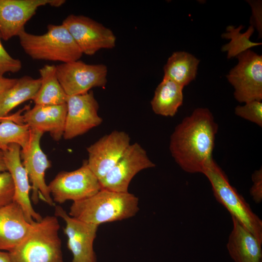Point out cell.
Instances as JSON below:
<instances>
[{"label":"cell","instance_id":"1","mask_svg":"<svg viewBox=\"0 0 262 262\" xmlns=\"http://www.w3.org/2000/svg\"><path fill=\"white\" fill-rule=\"evenodd\" d=\"M218 126L211 112L197 108L185 117L170 136L169 150L176 163L189 173H202L213 159Z\"/></svg>","mask_w":262,"mask_h":262},{"label":"cell","instance_id":"2","mask_svg":"<svg viewBox=\"0 0 262 262\" xmlns=\"http://www.w3.org/2000/svg\"><path fill=\"white\" fill-rule=\"evenodd\" d=\"M139 199L130 193L101 189L85 199L73 202L68 214L86 223L99 226L134 216L138 212Z\"/></svg>","mask_w":262,"mask_h":262},{"label":"cell","instance_id":"3","mask_svg":"<svg viewBox=\"0 0 262 262\" xmlns=\"http://www.w3.org/2000/svg\"><path fill=\"white\" fill-rule=\"evenodd\" d=\"M57 217L34 221L23 240L8 252L11 262H64Z\"/></svg>","mask_w":262,"mask_h":262},{"label":"cell","instance_id":"4","mask_svg":"<svg viewBox=\"0 0 262 262\" xmlns=\"http://www.w3.org/2000/svg\"><path fill=\"white\" fill-rule=\"evenodd\" d=\"M20 46L32 59L62 63L79 60L82 53L62 24H49L42 35L21 32L18 36Z\"/></svg>","mask_w":262,"mask_h":262},{"label":"cell","instance_id":"5","mask_svg":"<svg viewBox=\"0 0 262 262\" xmlns=\"http://www.w3.org/2000/svg\"><path fill=\"white\" fill-rule=\"evenodd\" d=\"M202 173L209 180L217 201L262 244L261 219L252 211L244 197L231 185L226 174L213 159L207 164Z\"/></svg>","mask_w":262,"mask_h":262},{"label":"cell","instance_id":"6","mask_svg":"<svg viewBox=\"0 0 262 262\" xmlns=\"http://www.w3.org/2000/svg\"><path fill=\"white\" fill-rule=\"evenodd\" d=\"M238 63L226 77L240 102L262 99V56L250 49L236 56Z\"/></svg>","mask_w":262,"mask_h":262},{"label":"cell","instance_id":"7","mask_svg":"<svg viewBox=\"0 0 262 262\" xmlns=\"http://www.w3.org/2000/svg\"><path fill=\"white\" fill-rule=\"evenodd\" d=\"M54 202L61 204L88 198L101 188L98 179L84 160L82 166L72 171H61L48 185Z\"/></svg>","mask_w":262,"mask_h":262},{"label":"cell","instance_id":"8","mask_svg":"<svg viewBox=\"0 0 262 262\" xmlns=\"http://www.w3.org/2000/svg\"><path fill=\"white\" fill-rule=\"evenodd\" d=\"M58 81L67 96L87 93L107 82L108 68L104 64H88L81 60L56 66Z\"/></svg>","mask_w":262,"mask_h":262},{"label":"cell","instance_id":"9","mask_svg":"<svg viewBox=\"0 0 262 262\" xmlns=\"http://www.w3.org/2000/svg\"><path fill=\"white\" fill-rule=\"evenodd\" d=\"M31 138L28 147L21 149L20 157L32 183L31 200L34 204L39 199L49 206H54L48 185L45 180L46 170L51 166V162L43 151L40 140L43 132L31 130Z\"/></svg>","mask_w":262,"mask_h":262},{"label":"cell","instance_id":"10","mask_svg":"<svg viewBox=\"0 0 262 262\" xmlns=\"http://www.w3.org/2000/svg\"><path fill=\"white\" fill-rule=\"evenodd\" d=\"M82 54H95L101 49L115 47L116 37L113 31L93 19L82 15H68L63 21Z\"/></svg>","mask_w":262,"mask_h":262},{"label":"cell","instance_id":"11","mask_svg":"<svg viewBox=\"0 0 262 262\" xmlns=\"http://www.w3.org/2000/svg\"><path fill=\"white\" fill-rule=\"evenodd\" d=\"M155 166L139 143L130 144L115 165L99 180L101 188L128 192L130 183L138 173Z\"/></svg>","mask_w":262,"mask_h":262},{"label":"cell","instance_id":"12","mask_svg":"<svg viewBox=\"0 0 262 262\" xmlns=\"http://www.w3.org/2000/svg\"><path fill=\"white\" fill-rule=\"evenodd\" d=\"M67 114L63 137L66 140L82 135L103 121L98 115L99 104L93 91L67 96Z\"/></svg>","mask_w":262,"mask_h":262},{"label":"cell","instance_id":"13","mask_svg":"<svg viewBox=\"0 0 262 262\" xmlns=\"http://www.w3.org/2000/svg\"><path fill=\"white\" fill-rule=\"evenodd\" d=\"M130 140L125 131L115 130L87 147V164L99 180L119 161L130 145Z\"/></svg>","mask_w":262,"mask_h":262},{"label":"cell","instance_id":"14","mask_svg":"<svg viewBox=\"0 0 262 262\" xmlns=\"http://www.w3.org/2000/svg\"><path fill=\"white\" fill-rule=\"evenodd\" d=\"M65 0H0V36L7 41L18 36L26 23L40 7L49 5L58 7Z\"/></svg>","mask_w":262,"mask_h":262},{"label":"cell","instance_id":"15","mask_svg":"<svg viewBox=\"0 0 262 262\" xmlns=\"http://www.w3.org/2000/svg\"><path fill=\"white\" fill-rule=\"evenodd\" d=\"M55 215L66 222L64 232L73 256L71 262H97L93 244L98 226L70 216L60 206H55Z\"/></svg>","mask_w":262,"mask_h":262},{"label":"cell","instance_id":"16","mask_svg":"<svg viewBox=\"0 0 262 262\" xmlns=\"http://www.w3.org/2000/svg\"><path fill=\"white\" fill-rule=\"evenodd\" d=\"M20 151L19 145H9L3 151L4 161L14 184V201L21 206L27 220L32 224L34 221L41 220L43 217L33 207L30 197L31 186L27 171L21 162Z\"/></svg>","mask_w":262,"mask_h":262},{"label":"cell","instance_id":"17","mask_svg":"<svg viewBox=\"0 0 262 262\" xmlns=\"http://www.w3.org/2000/svg\"><path fill=\"white\" fill-rule=\"evenodd\" d=\"M67 105L35 104L22 115L24 124L31 130L48 132L53 140L59 141L63 136Z\"/></svg>","mask_w":262,"mask_h":262},{"label":"cell","instance_id":"18","mask_svg":"<svg viewBox=\"0 0 262 262\" xmlns=\"http://www.w3.org/2000/svg\"><path fill=\"white\" fill-rule=\"evenodd\" d=\"M32 224L16 202L0 208V250L9 252L16 247L27 235Z\"/></svg>","mask_w":262,"mask_h":262},{"label":"cell","instance_id":"19","mask_svg":"<svg viewBox=\"0 0 262 262\" xmlns=\"http://www.w3.org/2000/svg\"><path fill=\"white\" fill-rule=\"evenodd\" d=\"M232 230L227 243L229 253L235 262H262V243L233 216Z\"/></svg>","mask_w":262,"mask_h":262},{"label":"cell","instance_id":"20","mask_svg":"<svg viewBox=\"0 0 262 262\" xmlns=\"http://www.w3.org/2000/svg\"><path fill=\"white\" fill-rule=\"evenodd\" d=\"M183 87L164 77L156 87L150 102L152 109L156 115L174 116L182 105Z\"/></svg>","mask_w":262,"mask_h":262},{"label":"cell","instance_id":"21","mask_svg":"<svg viewBox=\"0 0 262 262\" xmlns=\"http://www.w3.org/2000/svg\"><path fill=\"white\" fill-rule=\"evenodd\" d=\"M40 79L25 75L0 96V117L8 115L13 109L25 101L33 100L40 86Z\"/></svg>","mask_w":262,"mask_h":262},{"label":"cell","instance_id":"22","mask_svg":"<svg viewBox=\"0 0 262 262\" xmlns=\"http://www.w3.org/2000/svg\"><path fill=\"white\" fill-rule=\"evenodd\" d=\"M199 60L185 51L173 52L164 67V76L183 87L196 77Z\"/></svg>","mask_w":262,"mask_h":262},{"label":"cell","instance_id":"23","mask_svg":"<svg viewBox=\"0 0 262 262\" xmlns=\"http://www.w3.org/2000/svg\"><path fill=\"white\" fill-rule=\"evenodd\" d=\"M41 84L33 101L35 104L60 105L66 103L67 95L60 84L56 66L46 65L39 69Z\"/></svg>","mask_w":262,"mask_h":262},{"label":"cell","instance_id":"24","mask_svg":"<svg viewBox=\"0 0 262 262\" xmlns=\"http://www.w3.org/2000/svg\"><path fill=\"white\" fill-rule=\"evenodd\" d=\"M31 129L26 124H18L8 119L0 122V149L4 151L11 144L26 148L30 142Z\"/></svg>","mask_w":262,"mask_h":262},{"label":"cell","instance_id":"25","mask_svg":"<svg viewBox=\"0 0 262 262\" xmlns=\"http://www.w3.org/2000/svg\"><path fill=\"white\" fill-rule=\"evenodd\" d=\"M243 28V25L237 28L229 25L227 27V32L222 35V38L230 39L229 43L222 48V51L228 52V59L237 56L251 48L262 45V43L253 42L250 40L254 31L253 26H250L245 33H241L240 31Z\"/></svg>","mask_w":262,"mask_h":262},{"label":"cell","instance_id":"26","mask_svg":"<svg viewBox=\"0 0 262 262\" xmlns=\"http://www.w3.org/2000/svg\"><path fill=\"white\" fill-rule=\"evenodd\" d=\"M235 114L245 119L262 127V102L260 100H251L243 106L235 108Z\"/></svg>","mask_w":262,"mask_h":262},{"label":"cell","instance_id":"27","mask_svg":"<svg viewBox=\"0 0 262 262\" xmlns=\"http://www.w3.org/2000/svg\"><path fill=\"white\" fill-rule=\"evenodd\" d=\"M15 187L8 171L0 173V208L14 201Z\"/></svg>","mask_w":262,"mask_h":262},{"label":"cell","instance_id":"28","mask_svg":"<svg viewBox=\"0 0 262 262\" xmlns=\"http://www.w3.org/2000/svg\"><path fill=\"white\" fill-rule=\"evenodd\" d=\"M21 61L12 57L2 45L0 36V76L6 73H17L22 68Z\"/></svg>","mask_w":262,"mask_h":262},{"label":"cell","instance_id":"29","mask_svg":"<svg viewBox=\"0 0 262 262\" xmlns=\"http://www.w3.org/2000/svg\"><path fill=\"white\" fill-rule=\"evenodd\" d=\"M253 185L250 189V193L256 203H260L262 199V169L256 170L252 175Z\"/></svg>","mask_w":262,"mask_h":262},{"label":"cell","instance_id":"30","mask_svg":"<svg viewBox=\"0 0 262 262\" xmlns=\"http://www.w3.org/2000/svg\"><path fill=\"white\" fill-rule=\"evenodd\" d=\"M252 12V17L251 25L257 28L259 34L262 36V1L260 0H248Z\"/></svg>","mask_w":262,"mask_h":262},{"label":"cell","instance_id":"31","mask_svg":"<svg viewBox=\"0 0 262 262\" xmlns=\"http://www.w3.org/2000/svg\"><path fill=\"white\" fill-rule=\"evenodd\" d=\"M17 80V79L7 78L3 76H0V96L13 86Z\"/></svg>","mask_w":262,"mask_h":262},{"label":"cell","instance_id":"32","mask_svg":"<svg viewBox=\"0 0 262 262\" xmlns=\"http://www.w3.org/2000/svg\"><path fill=\"white\" fill-rule=\"evenodd\" d=\"M7 171V169L4 161L3 151L0 149V173Z\"/></svg>","mask_w":262,"mask_h":262},{"label":"cell","instance_id":"33","mask_svg":"<svg viewBox=\"0 0 262 262\" xmlns=\"http://www.w3.org/2000/svg\"><path fill=\"white\" fill-rule=\"evenodd\" d=\"M0 262H11L8 252L0 250Z\"/></svg>","mask_w":262,"mask_h":262}]
</instances>
